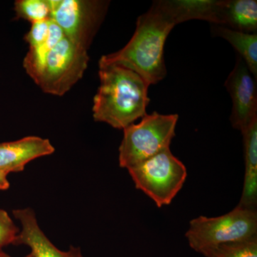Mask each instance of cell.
Instances as JSON below:
<instances>
[{"label": "cell", "mask_w": 257, "mask_h": 257, "mask_svg": "<svg viewBox=\"0 0 257 257\" xmlns=\"http://www.w3.org/2000/svg\"><path fill=\"white\" fill-rule=\"evenodd\" d=\"M13 214L22 226L13 244L28 246L35 257H84L79 247L71 246L67 251L56 247L40 229L32 209H15Z\"/></svg>", "instance_id": "9c48e42d"}, {"label": "cell", "mask_w": 257, "mask_h": 257, "mask_svg": "<svg viewBox=\"0 0 257 257\" xmlns=\"http://www.w3.org/2000/svg\"><path fill=\"white\" fill-rule=\"evenodd\" d=\"M212 32L229 42L244 61L253 77L257 78V35L236 31L221 25H214Z\"/></svg>", "instance_id": "5bb4252c"}, {"label": "cell", "mask_w": 257, "mask_h": 257, "mask_svg": "<svg viewBox=\"0 0 257 257\" xmlns=\"http://www.w3.org/2000/svg\"><path fill=\"white\" fill-rule=\"evenodd\" d=\"M100 84L94 97V121L124 130L147 114L148 84L138 73L118 65L99 66Z\"/></svg>", "instance_id": "7a4b0ae2"}, {"label": "cell", "mask_w": 257, "mask_h": 257, "mask_svg": "<svg viewBox=\"0 0 257 257\" xmlns=\"http://www.w3.org/2000/svg\"><path fill=\"white\" fill-rule=\"evenodd\" d=\"M135 187L145 193L157 207L170 205L187 177L185 165L170 148L127 169Z\"/></svg>", "instance_id": "8992f818"}, {"label": "cell", "mask_w": 257, "mask_h": 257, "mask_svg": "<svg viewBox=\"0 0 257 257\" xmlns=\"http://www.w3.org/2000/svg\"><path fill=\"white\" fill-rule=\"evenodd\" d=\"M205 256L257 257V236L219 245L209 251Z\"/></svg>", "instance_id": "2e32d148"}, {"label": "cell", "mask_w": 257, "mask_h": 257, "mask_svg": "<svg viewBox=\"0 0 257 257\" xmlns=\"http://www.w3.org/2000/svg\"><path fill=\"white\" fill-rule=\"evenodd\" d=\"M0 257H11L10 255H8V253L4 252V251L2 250V248H0Z\"/></svg>", "instance_id": "ffe728a7"}, {"label": "cell", "mask_w": 257, "mask_h": 257, "mask_svg": "<svg viewBox=\"0 0 257 257\" xmlns=\"http://www.w3.org/2000/svg\"><path fill=\"white\" fill-rule=\"evenodd\" d=\"M20 229L17 227L9 214L0 209V248L13 244Z\"/></svg>", "instance_id": "e0dca14e"}, {"label": "cell", "mask_w": 257, "mask_h": 257, "mask_svg": "<svg viewBox=\"0 0 257 257\" xmlns=\"http://www.w3.org/2000/svg\"><path fill=\"white\" fill-rule=\"evenodd\" d=\"M54 152L55 148L50 140L40 137L29 136L0 143V170L8 175L22 172L29 162Z\"/></svg>", "instance_id": "30bf717a"}, {"label": "cell", "mask_w": 257, "mask_h": 257, "mask_svg": "<svg viewBox=\"0 0 257 257\" xmlns=\"http://www.w3.org/2000/svg\"><path fill=\"white\" fill-rule=\"evenodd\" d=\"M50 24V19L32 24L30 31L24 38L28 42L30 49L41 46L45 43L48 36Z\"/></svg>", "instance_id": "ac0fdd59"}, {"label": "cell", "mask_w": 257, "mask_h": 257, "mask_svg": "<svg viewBox=\"0 0 257 257\" xmlns=\"http://www.w3.org/2000/svg\"><path fill=\"white\" fill-rule=\"evenodd\" d=\"M185 236L189 246L205 256L219 245L257 236V211L236 206L224 215L199 216L190 221Z\"/></svg>", "instance_id": "277c9868"}, {"label": "cell", "mask_w": 257, "mask_h": 257, "mask_svg": "<svg viewBox=\"0 0 257 257\" xmlns=\"http://www.w3.org/2000/svg\"><path fill=\"white\" fill-rule=\"evenodd\" d=\"M177 25L163 0L139 17L131 40L121 50L102 56L100 65H118L138 73L149 84H156L167 75L164 60L166 40Z\"/></svg>", "instance_id": "6da1fadb"}, {"label": "cell", "mask_w": 257, "mask_h": 257, "mask_svg": "<svg viewBox=\"0 0 257 257\" xmlns=\"http://www.w3.org/2000/svg\"><path fill=\"white\" fill-rule=\"evenodd\" d=\"M245 172L243 191L237 207L256 211L257 206V119L241 132Z\"/></svg>", "instance_id": "8fae6325"}, {"label": "cell", "mask_w": 257, "mask_h": 257, "mask_svg": "<svg viewBox=\"0 0 257 257\" xmlns=\"http://www.w3.org/2000/svg\"><path fill=\"white\" fill-rule=\"evenodd\" d=\"M25 257H35V256H34L33 253H32V252H30V253H29V254L27 255V256H25Z\"/></svg>", "instance_id": "44dd1931"}, {"label": "cell", "mask_w": 257, "mask_h": 257, "mask_svg": "<svg viewBox=\"0 0 257 257\" xmlns=\"http://www.w3.org/2000/svg\"><path fill=\"white\" fill-rule=\"evenodd\" d=\"M50 19L71 41L88 50L105 17L109 2L49 0Z\"/></svg>", "instance_id": "52a82bcc"}, {"label": "cell", "mask_w": 257, "mask_h": 257, "mask_svg": "<svg viewBox=\"0 0 257 257\" xmlns=\"http://www.w3.org/2000/svg\"><path fill=\"white\" fill-rule=\"evenodd\" d=\"M87 51L66 35L49 32L43 45L29 49L24 68L43 92L62 96L82 79L89 60Z\"/></svg>", "instance_id": "3957f363"}, {"label": "cell", "mask_w": 257, "mask_h": 257, "mask_svg": "<svg viewBox=\"0 0 257 257\" xmlns=\"http://www.w3.org/2000/svg\"><path fill=\"white\" fill-rule=\"evenodd\" d=\"M177 114H146L138 124L124 128L119 149V162L121 168L130 167L170 148L175 137Z\"/></svg>", "instance_id": "5b68a950"}, {"label": "cell", "mask_w": 257, "mask_h": 257, "mask_svg": "<svg viewBox=\"0 0 257 257\" xmlns=\"http://www.w3.org/2000/svg\"><path fill=\"white\" fill-rule=\"evenodd\" d=\"M8 174L0 170V190H7L10 188V182L8 179Z\"/></svg>", "instance_id": "d6986e66"}, {"label": "cell", "mask_w": 257, "mask_h": 257, "mask_svg": "<svg viewBox=\"0 0 257 257\" xmlns=\"http://www.w3.org/2000/svg\"><path fill=\"white\" fill-rule=\"evenodd\" d=\"M225 87L232 101L231 125L242 132L257 119V87L256 79L239 55L225 82Z\"/></svg>", "instance_id": "ba28073f"}, {"label": "cell", "mask_w": 257, "mask_h": 257, "mask_svg": "<svg viewBox=\"0 0 257 257\" xmlns=\"http://www.w3.org/2000/svg\"><path fill=\"white\" fill-rule=\"evenodd\" d=\"M221 26L245 33H256V0H224Z\"/></svg>", "instance_id": "4fadbf2b"}, {"label": "cell", "mask_w": 257, "mask_h": 257, "mask_svg": "<svg viewBox=\"0 0 257 257\" xmlns=\"http://www.w3.org/2000/svg\"><path fill=\"white\" fill-rule=\"evenodd\" d=\"M14 10L16 18L23 19L32 24L50 19L49 0H18L15 3Z\"/></svg>", "instance_id": "9a60e30c"}, {"label": "cell", "mask_w": 257, "mask_h": 257, "mask_svg": "<svg viewBox=\"0 0 257 257\" xmlns=\"http://www.w3.org/2000/svg\"><path fill=\"white\" fill-rule=\"evenodd\" d=\"M166 8L177 24L192 20L222 24L224 1L216 0H164Z\"/></svg>", "instance_id": "7c38bea8"}]
</instances>
